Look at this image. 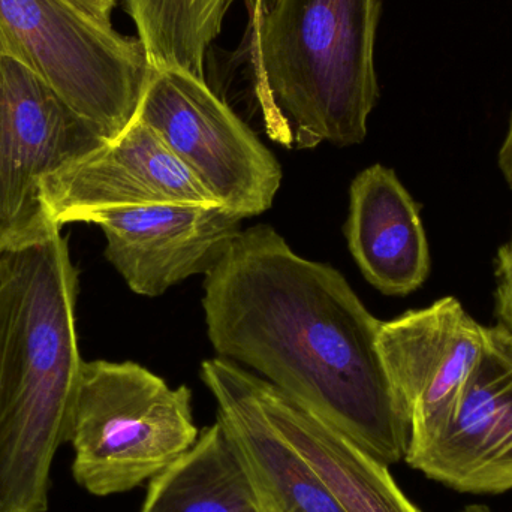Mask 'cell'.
I'll list each match as a JSON object with an SVG mask.
<instances>
[{"mask_svg": "<svg viewBox=\"0 0 512 512\" xmlns=\"http://www.w3.org/2000/svg\"><path fill=\"white\" fill-rule=\"evenodd\" d=\"M203 306L219 357L252 367L384 465L405 460L411 423L379 352L382 321L339 271L256 225L207 271Z\"/></svg>", "mask_w": 512, "mask_h": 512, "instance_id": "6da1fadb", "label": "cell"}, {"mask_svg": "<svg viewBox=\"0 0 512 512\" xmlns=\"http://www.w3.org/2000/svg\"><path fill=\"white\" fill-rule=\"evenodd\" d=\"M62 228L0 251V512H45L83 358Z\"/></svg>", "mask_w": 512, "mask_h": 512, "instance_id": "7a4b0ae2", "label": "cell"}, {"mask_svg": "<svg viewBox=\"0 0 512 512\" xmlns=\"http://www.w3.org/2000/svg\"><path fill=\"white\" fill-rule=\"evenodd\" d=\"M382 0H271L246 29L265 132L286 149L354 146L378 104Z\"/></svg>", "mask_w": 512, "mask_h": 512, "instance_id": "3957f363", "label": "cell"}, {"mask_svg": "<svg viewBox=\"0 0 512 512\" xmlns=\"http://www.w3.org/2000/svg\"><path fill=\"white\" fill-rule=\"evenodd\" d=\"M200 436L188 387L171 388L132 361H84L66 442L72 474L93 496L120 495L147 483Z\"/></svg>", "mask_w": 512, "mask_h": 512, "instance_id": "277c9868", "label": "cell"}, {"mask_svg": "<svg viewBox=\"0 0 512 512\" xmlns=\"http://www.w3.org/2000/svg\"><path fill=\"white\" fill-rule=\"evenodd\" d=\"M0 30L9 53L105 143L134 122L155 69L138 36L75 0H0Z\"/></svg>", "mask_w": 512, "mask_h": 512, "instance_id": "5b68a950", "label": "cell"}, {"mask_svg": "<svg viewBox=\"0 0 512 512\" xmlns=\"http://www.w3.org/2000/svg\"><path fill=\"white\" fill-rule=\"evenodd\" d=\"M137 119L224 209L243 219L270 209L282 168L206 78L180 68L153 69Z\"/></svg>", "mask_w": 512, "mask_h": 512, "instance_id": "8992f818", "label": "cell"}, {"mask_svg": "<svg viewBox=\"0 0 512 512\" xmlns=\"http://www.w3.org/2000/svg\"><path fill=\"white\" fill-rule=\"evenodd\" d=\"M98 137L23 60L0 59V251L48 233L41 185ZM60 228V227H59Z\"/></svg>", "mask_w": 512, "mask_h": 512, "instance_id": "52a82bcc", "label": "cell"}, {"mask_svg": "<svg viewBox=\"0 0 512 512\" xmlns=\"http://www.w3.org/2000/svg\"><path fill=\"white\" fill-rule=\"evenodd\" d=\"M486 342L487 327L456 297L382 322L379 352L411 423L408 450L424 444L450 420Z\"/></svg>", "mask_w": 512, "mask_h": 512, "instance_id": "ba28073f", "label": "cell"}, {"mask_svg": "<svg viewBox=\"0 0 512 512\" xmlns=\"http://www.w3.org/2000/svg\"><path fill=\"white\" fill-rule=\"evenodd\" d=\"M412 469L474 495L512 490V333L487 327V342L456 411L405 457Z\"/></svg>", "mask_w": 512, "mask_h": 512, "instance_id": "9c48e42d", "label": "cell"}, {"mask_svg": "<svg viewBox=\"0 0 512 512\" xmlns=\"http://www.w3.org/2000/svg\"><path fill=\"white\" fill-rule=\"evenodd\" d=\"M48 221L63 228L96 213L149 204L221 206L146 123L69 162L41 185Z\"/></svg>", "mask_w": 512, "mask_h": 512, "instance_id": "30bf717a", "label": "cell"}, {"mask_svg": "<svg viewBox=\"0 0 512 512\" xmlns=\"http://www.w3.org/2000/svg\"><path fill=\"white\" fill-rule=\"evenodd\" d=\"M243 218L222 206L149 204L96 213L105 256L138 295L158 297L218 262L239 236Z\"/></svg>", "mask_w": 512, "mask_h": 512, "instance_id": "8fae6325", "label": "cell"}, {"mask_svg": "<svg viewBox=\"0 0 512 512\" xmlns=\"http://www.w3.org/2000/svg\"><path fill=\"white\" fill-rule=\"evenodd\" d=\"M224 427L254 492L259 512H345L309 463L268 421L251 373L234 361L212 358L201 366Z\"/></svg>", "mask_w": 512, "mask_h": 512, "instance_id": "7c38bea8", "label": "cell"}, {"mask_svg": "<svg viewBox=\"0 0 512 512\" xmlns=\"http://www.w3.org/2000/svg\"><path fill=\"white\" fill-rule=\"evenodd\" d=\"M345 234L361 273L382 294H411L429 277L420 207L390 168L372 165L355 177Z\"/></svg>", "mask_w": 512, "mask_h": 512, "instance_id": "4fadbf2b", "label": "cell"}, {"mask_svg": "<svg viewBox=\"0 0 512 512\" xmlns=\"http://www.w3.org/2000/svg\"><path fill=\"white\" fill-rule=\"evenodd\" d=\"M256 400L277 432L309 463L345 512H421L406 498L388 466L328 426L261 376Z\"/></svg>", "mask_w": 512, "mask_h": 512, "instance_id": "5bb4252c", "label": "cell"}, {"mask_svg": "<svg viewBox=\"0 0 512 512\" xmlns=\"http://www.w3.org/2000/svg\"><path fill=\"white\" fill-rule=\"evenodd\" d=\"M140 512H259L248 475L218 420L149 481Z\"/></svg>", "mask_w": 512, "mask_h": 512, "instance_id": "9a60e30c", "label": "cell"}, {"mask_svg": "<svg viewBox=\"0 0 512 512\" xmlns=\"http://www.w3.org/2000/svg\"><path fill=\"white\" fill-rule=\"evenodd\" d=\"M237 0H125L153 68H180L206 78V56ZM271 0H245L249 20Z\"/></svg>", "mask_w": 512, "mask_h": 512, "instance_id": "2e32d148", "label": "cell"}, {"mask_svg": "<svg viewBox=\"0 0 512 512\" xmlns=\"http://www.w3.org/2000/svg\"><path fill=\"white\" fill-rule=\"evenodd\" d=\"M495 279L496 316L512 333V233L496 254Z\"/></svg>", "mask_w": 512, "mask_h": 512, "instance_id": "e0dca14e", "label": "cell"}, {"mask_svg": "<svg viewBox=\"0 0 512 512\" xmlns=\"http://www.w3.org/2000/svg\"><path fill=\"white\" fill-rule=\"evenodd\" d=\"M498 161L502 176H504L505 182L512 189V113L507 135H505L504 143H502L501 150H499Z\"/></svg>", "mask_w": 512, "mask_h": 512, "instance_id": "ac0fdd59", "label": "cell"}, {"mask_svg": "<svg viewBox=\"0 0 512 512\" xmlns=\"http://www.w3.org/2000/svg\"><path fill=\"white\" fill-rule=\"evenodd\" d=\"M75 2L101 20L111 21V14L117 0H75Z\"/></svg>", "mask_w": 512, "mask_h": 512, "instance_id": "d6986e66", "label": "cell"}, {"mask_svg": "<svg viewBox=\"0 0 512 512\" xmlns=\"http://www.w3.org/2000/svg\"><path fill=\"white\" fill-rule=\"evenodd\" d=\"M9 53L8 44H6L5 36H3L2 30H0V59H2L3 54Z\"/></svg>", "mask_w": 512, "mask_h": 512, "instance_id": "ffe728a7", "label": "cell"}, {"mask_svg": "<svg viewBox=\"0 0 512 512\" xmlns=\"http://www.w3.org/2000/svg\"><path fill=\"white\" fill-rule=\"evenodd\" d=\"M462 512H492L489 508L484 505H471V507L465 508Z\"/></svg>", "mask_w": 512, "mask_h": 512, "instance_id": "44dd1931", "label": "cell"}]
</instances>
